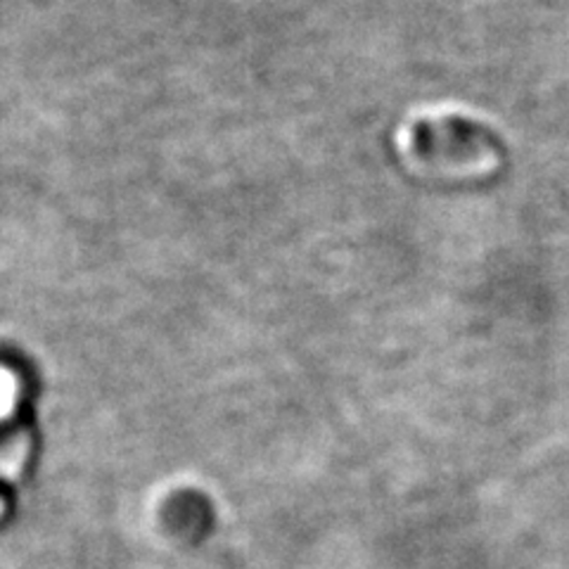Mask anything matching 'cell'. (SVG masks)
Wrapping results in <instances>:
<instances>
[{"instance_id": "1", "label": "cell", "mask_w": 569, "mask_h": 569, "mask_svg": "<svg viewBox=\"0 0 569 569\" xmlns=\"http://www.w3.org/2000/svg\"><path fill=\"white\" fill-rule=\"evenodd\" d=\"M416 154L422 162H430L432 167L441 164H466L472 162H487L491 154L479 150H491V140L485 136V131L475 127V123L466 119H432L422 121L416 127Z\"/></svg>"}, {"instance_id": "2", "label": "cell", "mask_w": 569, "mask_h": 569, "mask_svg": "<svg viewBox=\"0 0 569 569\" xmlns=\"http://www.w3.org/2000/svg\"><path fill=\"white\" fill-rule=\"evenodd\" d=\"M17 401H20V380L12 370L0 368V418L12 413Z\"/></svg>"}]
</instances>
